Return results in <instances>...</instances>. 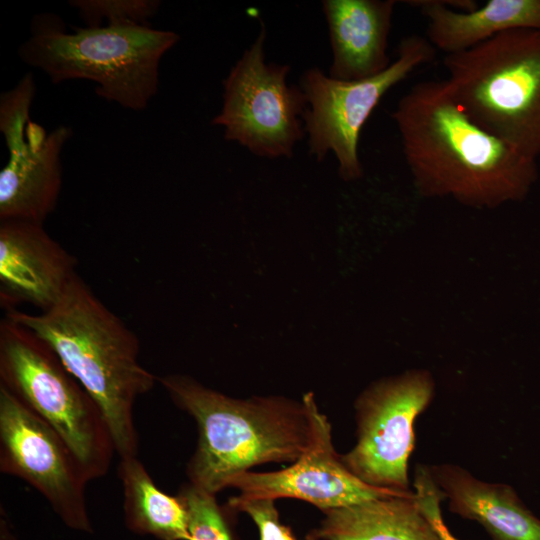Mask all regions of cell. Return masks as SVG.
Returning a JSON list of instances; mask_svg holds the SVG:
<instances>
[{"instance_id":"1","label":"cell","mask_w":540,"mask_h":540,"mask_svg":"<svg viewBox=\"0 0 540 540\" xmlns=\"http://www.w3.org/2000/svg\"><path fill=\"white\" fill-rule=\"evenodd\" d=\"M391 117L422 196L494 208L525 198L537 180L536 159L478 126L447 80L413 85Z\"/></svg>"},{"instance_id":"2","label":"cell","mask_w":540,"mask_h":540,"mask_svg":"<svg viewBox=\"0 0 540 540\" xmlns=\"http://www.w3.org/2000/svg\"><path fill=\"white\" fill-rule=\"evenodd\" d=\"M157 381L197 425L189 483L214 495L254 466L296 461L315 445L327 420L311 392L300 402L280 396L238 399L187 375Z\"/></svg>"},{"instance_id":"3","label":"cell","mask_w":540,"mask_h":540,"mask_svg":"<svg viewBox=\"0 0 540 540\" xmlns=\"http://www.w3.org/2000/svg\"><path fill=\"white\" fill-rule=\"evenodd\" d=\"M6 317L45 342L96 401L120 458L137 456V399L157 377L139 361L137 336L76 275L58 301L41 313L13 308Z\"/></svg>"},{"instance_id":"4","label":"cell","mask_w":540,"mask_h":540,"mask_svg":"<svg viewBox=\"0 0 540 540\" xmlns=\"http://www.w3.org/2000/svg\"><path fill=\"white\" fill-rule=\"evenodd\" d=\"M179 39L175 32L136 24L66 33L59 19L45 14L33 20L31 36L20 46L19 55L54 84L91 80L100 97L140 111L157 93L162 56Z\"/></svg>"},{"instance_id":"5","label":"cell","mask_w":540,"mask_h":540,"mask_svg":"<svg viewBox=\"0 0 540 540\" xmlns=\"http://www.w3.org/2000/svg\"><path fill=\"white\" fill-rule=\"evenodd\" d=\"M467 115L524 155L540 156V30L511 29L443 60Z\"/></svg>"},{"instance_id":"6","label":"cell","mask_w":540,"mask_h":540,"mask_svg":"<svg viewBox=\"0 0 540 540\" xmlns=\"http://www.w3.org/2000/svg\"><path fill=\"white\" fill-rule=\"evenodd\" d=\"M0 384L61 437L89 481L108 472L116 450L100 407L45 342L6 316Z\"/></svg>"},{"instance_id":"7","label":"cell","mask_w":540,"mask_h":540,"mask_svg":"<svg viewBox=\"0 0 540 540\" xmlns=\"http://www.w3.org/2000/svg\"><path fill=\"white\" fill-rule=\"evenodd\" d=\"M397 52L387 69L369 78L342 81L318 67L307 69L300 77L299 87L308 102L302 119L309 153L322 161L333 152L344 181L358 180L363 174L360 133L381 98L416 68L431 62L436 49L426 37L414 34L400 41Z\"/></svg>"},{"instance_id":"8","label":"cell","mask_w":540,"mask_h":540,"mask_svg":"<svg viewBox=\"0 0 540 540\" xmlns=\"http://www.w3.org/2000/svg\"><path fill=\"white\" fill-rule=\"evenodd\" d=\"M265 27L224 80L221 111L212 120L224 138L259 157H292L304 137L308 102L299 86L286 81L289 65L266 63Z\"/></svg>"},{"instance_id":"9","label":"cell","mask_w":540,"mask_h":540,"mask_svg":"<svg viewBox=\"0 0 540 540\" xmlns=\"http://www.w3.org/2000/svg\"><path fill=\"white\" fill-rule=\"evenodd\" d=\"M434 393V379L423 369L370 384L355 402L357 441L340 455L346 468L368 485L411 491L408 463L416 445L414 425Z\"/></svg>"},{"instance_id":"10","label":"cell","mask_w":540,"mask_h":540,"mask_svg":"<svg viewBox=\"0 0 540 540\" xmlns=\"http://www.w3.org/2000/svg\"><path fill=\"white\" fill-rule=\"evenodd\" d=\"M35 94L31 73L0 99V130L9 158L0 172V220L43 224L61 190L60 154L71 130L59 126L49 134L30 120Z\"/></svg>"},{"instance_id":"11","label":"cell","mask_w":540,"mask_h":540,"mask_svg":"<svg viewBox=\"0 0 540 540\" xmlns=\"http://www.w3.org/2000/svg\"><path fill=\"white\" fill-rule=\"evenodd\" d=\"M0 471L37 490L70 528L91 532L89 482L61 437L0 384Z\"/></svg>"},{"instance_id":"12","label":"cell","mask_w":540,"mask_h":540,"mask_svg":"<svg viewBox=\"0 0 540 540\" xmlns=\"http://www.w3.org/2000/svg\"><path fill=\"white\" fill-rule=\"evenodd\" d=\"M228 487L238 489L244 498L300 499L323 512L405 493L368 485L353 475L334 449L328 419L315 445L290 466L273 472L246 471L235 476Z\"/></svg>"},{"instance_id":"13","label":"cell","mask_w":540,"mask_h":540,"mask_svg":"<svg viewBox=\"0 0 540 540\" xmlns=\"http://www.w3.org/2000/svg\"><path fill=\"white\" fill-rule=\"evenodd\" d=\"M76 266V258L45 231L43 224L1 221V300L8 308L13 301H24L42 311L50 308L78 275Z\"/></svg>"},{"instance_id":"14","label":"cell","mask_w":540,"mask_h":540,"mask_svg":"<svg viewBox=\"0 0 540 540\" xmlns=\"http://www.w3.org/2000/svg\"><path fill=\"white\" fill-rule=\"evenodd\" d=\"M332 63L329 76L355 81L390 66L387 54L394 0H325Z\"/></svg>"},{"instance_id":"15","label":"cell","mask_w":540,"mask_h":540,"mask_svg":"<svg viewBox=\"0 0 540 540\" xmlns=\"http://www.w3.org/2000/svg\"><path fill=\"white\" fill-rule=\"evenodd\" d=\"M451 512L478 522L492 540H540V519L506 484L489 483L454 464L429 466Z\"/></svg>"},{"instance_id":"16","label":"cell","mask_w":540,"mask_h":540,"mask_svg":"<svg viewBox=\"0 0 540 540\" xmlns=\"http://www.w3.org/2000/svg\"><path fill=\"white\" fill-rule=\"evenodd\" d=\"M427 19V39L447 55L465 51L518 28L540 30V0H489L471 11H458L441 0H413Z\"/></svg>"},{"instance_id":"17","label":"cell","mask_w":540,"mask_h":540,"mask_svg":"<svg viewBox=\"0 0 540 540\" xmlns=\"http://www.w3.org/2000/svg\"><path fill=\"white\" fill-rule=\"evenodd\" d=\"M308 540H440L413 491L324 512Z\"/></svg>"},{"instance_id":"18","label":"cell","mask_w":540,"mask_h":540,"mask_svg":"<svg viewBox=\"0 0 540 540\" xmlns=\"http://www.w3.org/2000/svg\"><path fill=\"white\" fill-rule=\"evenodd\" d=\"M118 476L130 530L159 540H192L182 500L160 490L137 456L120 458Z\"/></svg>"},{"instance_id":"19","label":"cell","mask_w":540,"mask_h":540,"mask_svg":"<svg viewBox=\"0 0 540 540\" xmlns=\"http://www.w3.org/2000/svg\"><path fill=\"white\" fill-rule=\"evenodd\" d=\"M178 496L187 511L188 531L192 540H233L216 495L188 483L180 489Z\"/></svg>"},{"instance_id":"20","label":"cell","mask_w":540,"mask_h":540,"mask_svg":"<svg viewBox=\"0 0 540 540\" xmlns=\"http://www.w3.org/2000/svg\"><path fill=\"white\" fill-rule=\"evenodd\" d=\"M89 27H98L104 19L108 25H147L160 2L148 0H76L70 1Z\"/></svg>"},{"instance_id":"21","label":"cell","mask_w":540,"mask_h":540,"mask_svg":"<svg viewBox=\"0 0 540 540\" xmlns=\"http://www.w3.org/2000/svg\"><path fill=\"white\" fill-rule=\"evenodd\" d=\"M274 502L268 498H244L238 495L228 501V506L252 518L259 529L260 540H296L290 528L280 522Z\"/></svg>"},{"instance_id":"22","label":"cell","mask_w":540,"mask_h":540,"mask_svg":"<svg viewBox=\"0 0 540 540\" xmlns=\"http://www.w3.org/2000/svg\"><path fill=\"white\" fill-rule=\"evenodd\" d=\"M415 497L417 503L434 526L440 540H459L445 525L441 513V502L445 500L442 490L433 480L429 466L418 465L414 477Z\"/></svg>"}]
</instances>
